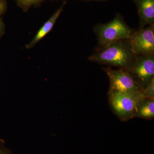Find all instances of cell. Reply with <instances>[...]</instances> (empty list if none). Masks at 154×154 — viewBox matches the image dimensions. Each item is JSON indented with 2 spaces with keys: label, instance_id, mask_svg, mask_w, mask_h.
<instances>
[{
  "label": "cell",
  "instance_id": "obj_1",
  "mask_svg": "<svg viewBox=\"0 0 154 154\" xmlns=\"http://www.w3.org/2000/svg\"><path fill=\"white\" fill-rule=\"evenodd\" d=\"M135 56L129 39H124L95 51L88 60L100 64L117 67L128 71L132 66Z\"/></svg>",
  "mask_w": 154,
  "mask_h": 154
},
{
  "label": "cell",
  "instance_id": "obj_2",
  "mask_svg": "<svg viewBox=\"0 0 154 154\" xmlns=\"http://www.w3.org/2000/svg\"><path fill=\"white\" fill-rule=\"evenodd\" d=\"M97 37L95 51L102 49L113 42L129 39L136 30L130 27L120 13H117L110 22L99 23L93 27Z\"/></svg>",
  "mask_w": 154,
  "mask_h": 154
},
{
  "label": "cell",
  "instance_id": "obj_3",
  "mask_svg": "<svg viewBox=\"0 0 154 154\" xmlns=\"http://www.w3.org/2000/svg\"><path fill=\"white\" fill-rule=\"evenodd\" d=\"M142 97L120 91H109V102L114 113L122 121L135 117L138 104Z\"/></svg>",
  "mask_w": 154,
  "mask_h": 154
},
{
  "label": "cell",
  "instance_id": "obj_4",
  "mask_svg": "<svg viewBox=\"0 0 154 154\" xmlns=\"http://www.w3.org/2000/svg\"><path fill=\"white\" fill-rule=\"evenodd\" d=\"M102 69L109 78L110 91H120L143 97L141 93L142 89L129 72L122 69H113L107 67Z\"/></svg>",
  "mask_w": 154,
  "mask_h": 154
},
{
  "label": "cell",
  "instance_id": "obj_5",
  "mask_svg": "<svg viewBox=\"0 0 154 154\" xmlns=\"http://www.w3.org/2000/svg\"><path fill=\"white\" fill-rule=\"evenodd\" d=\"M129 41L136 55H154V24L136 30Z\"/></svg>",
  "mask_w": 154,
  "mask_h": 154
},
{
  "label": "cell",
  "instance_id": "obj_6",
  "mask_svg": "<svg viewBox=\"0 0 154 154\" xmlns=\"http://www.w3.org/2000/svg\"><path fill=\"white\" fill-rule=\"evenodd\" d=\"M128 72L146 87L154 77V55H136L132 66Z\"/></svg>",
  "mask_w": 154,
  "mask_h": 154
},
{
  "label": "cell",
  "instance_id": "obj_7",
  "mask_svg": "<svg viewBox=\"0 0 154 154\" xmlns=\"http://www.w3.org/2000/svg\"><path fill=\"white\" fill-rule=\"evenodd\" d=\"M137 8L139 28L154 24V0H133Z\"/></svg>",
  "mask_w": 154,
  "mask_h": 154
},
{
  "label": "cell",
  "instance_id": "obj_8",
  "mask_svg": "<svg viewBox=\"0 0 154 154\" xmlns=\"http://www.w3.org/2000/svg\"><path fill=\"white\" fill-rule=\"evenodd\" d=\"M66 2L64 1L61 6L53 14L52 16L42 25L38 30L36 35L26 45L25 48L27 49L33 48L45 36L49 33L55 25L57 19L63 11L64 7L66 5Z\"/></svg>",
  "mask_w": 154,
  "mask_h": 154
},
{
  "label": "cell",
  "instance_id": "obj_9",
  "mask_svg": "<svg viewBox=\"0 0 154 154\" xmlns=\"http://www.w3.org/2000/svg\"><path fill=\"white\" fill-rule=\"evenodd\" d=\"M135 117L146 119L153 118L154 99H142L138 104Z\"/></svg>",
  "mask_w": 154,
  "mask_h": 154
},
{
  "label": "cell",
  "instance_id": "obj_10",
  "mask_svg": "<svg viewBox=\"0 0 154 154\" xmlns=\"http://www.w3.org/2000/svg\"><path fill=\"white\" fill-rule=\"evenodd\" d=\"M142 96L144 99H154V77L141 91Z\"/></svg>",
  "mask_w": 154,
  "mask_h": 154
},
{
  "label": "cell",
  "instance_id": "obj_11",
  "mask_svg": "<svg viewBox=\"0 0 154 154\" xmlns=\"http://www.w3.org/2000/svg\"><path fill=\"white\" fill-rule=\"evenodd\" d=\"M42 1L43 0H22L18 6L23 11H26L31 7L37 5Z\"/></svg>",
  "mask_w": 154,
  "mask_h": 154
},
{
  "label": "cell",
  "instance_id": "obj_12",
  "mask_svg": "<svg viewBox=\"0 0 154 154\" xmlns=\"http://www.w3.org/2000/svg\"><path fill=\"white\" fill-rule=\"evenodd\" d=\"M0 154H14L12 150L6 146L5 141L0 139Z\"/></svg>",
  "mask_w": 154,
  "mask_h": 154
},
{
  "label": "cell",
  "instance_id": "obj_13",
  "mask_svg": "<svg viewBox=\"0 0 154 154\" xmlns=\"http://www.w3.org/2000/svg\"><path fill=\"white\" fill-rule=\"evenodd\" d=\"M7 7V4L5 0H0V17L5 12Z\"/></svg>",
  "mask_w": 154,
  "mask_h": 154
},
{
  "label": "cell",
  "instance_id": "obj_14",
  "mask_svg": "<svg viewBox=\"0 0 154 154\" xmlns=\"http://www.w3.org/2000/svg\"><path fill=\"white\" fill-rule=\"evenodd\" d=\"M5 23L3 22L2 19L0 18V38L5 33Z\"/></svg>",
  "mask_w": 154,
  "mask_h": 154
},
{
  "label": "cell",
  "instance_id": "obj_15",
  "mask_svg": "<svg viewBox=\"0 0 154 154\" xmlns=\"http://www.w3.org/2000/svg\"><path fill=\"white\" fill-rule=\"evenodd\" d=\"M109 1V0H85L83 1L84 2H105V1Z\"/></svg>",
  "mask_w": 154,
  "mask_h": 154
},
{
  "label": "cell",
  "instance_id": "obj_16",
  "mask_svg": "<svg viewBox=\"0 0 154 154\" xmlns=\"http://www.w3.org/2000/svg\"><path fill=\"white\" fill-rule=\"evenodd\" d=\"M14 1H15V2L17 3V5H19V4H20L22 0H14Z\"/></svg>",
  "mask_w": 154,
  "mask_h": 154
}]
</instances>
